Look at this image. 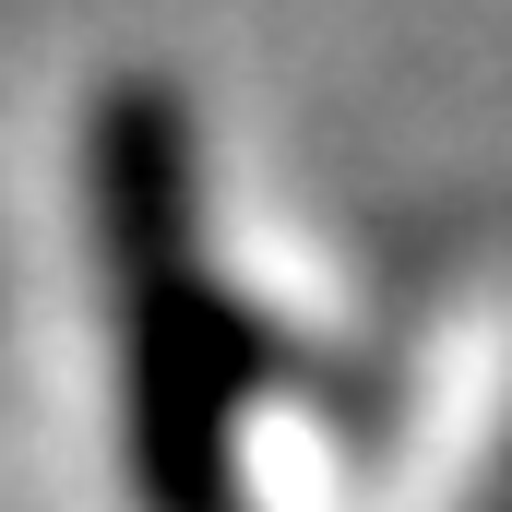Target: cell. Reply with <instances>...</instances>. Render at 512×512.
Instances as JSON below:
<instances>
[{"label":"cell","instance_id":"1","mask_svg":"<svg viewBox=\"0 0 512 512\" xmlns=\"http://www.w3.org/2000/svg\"><path fill=\"white\" fill-rule=\"evenodd\" d=\"M84 239L120 346V477L143 512H239V441L274 382V334L203 262L191 96L120 72L84 108Z\"/></svg>","mask_w":512,"mask_h":512}]
</instances>
